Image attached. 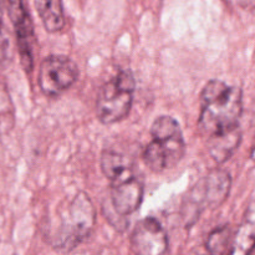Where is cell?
<instances>
[{"mask_svg":"<svg viewBox=\"0 0 255 255\" xmlns=\"http://www.w3.org/2000/svg\"><path fill=\"white\" fill-rule=\"evenodd\" d=\"M136 80L128 70H121L99 90L95 111L102 125L121 122L129 115L133 104Z\"/></svg>","mask_w":255,"mask_h":255,"instance_id":"obj_5","label":"cell"},{"mask_svg":"<svg viewBox=\"0 0 255 255\" xmlns=\"http://www.w3.org/2000/svg\"><path fill=\"white\" fill-rule=\"evenodd\" d=\"M254 206L253 203H251L248 209H247L243 222L233 232V238H232V246L229 254L248 255L252 253L254 248Z\"/></svg>","mask_w":255,"mask_h":255,"instance_id":"obj_12","label":"cell"},{"mask_svg":"<svg viewBox=\"0 0 255 255\" xmlns=\"http://www.w3.org/2000/svg\"><path fill=\"white\" fill-rule=\"evenodd\" d=\"M243 92L218 79L209 80L201 94L198 128L206 136L241 127Z\"/></svg>","mask_w":255,"mask_h":255,"instance_id":"obj_1","label":"cell"},{"mask_svg":"<svg viewBox=\"0 0 255 255\" xmlns=\"http://www.w3.org/2000/svg\"><path fill=\"white\" fill-rule=\"evenodd\" d=\"M232 177L228 171L216 168L202 178L182 203V219L186 227H192L201 217L204 208H218L229 196Z\"/></svg>","mask_w":255,"mask_h":255,"instance_id":"obj_4","label":"cell"},{"mask_svg":"<svg viewBox=\"0 0 255 255\" xmlns=\"http://www.w3.org/2000/svg\"><path fill=\"white\" fill-rule=\"evenodd\" d=\"M152 139L144 148L143 162L151 171L163 172L173 168L186 154V141L178 121L162 115L151 126Z\"/></svg>","mask_w":255,"mask_h":255,"instance_id":"obj_2","label":"cell"},{"mask_svg":"<svg viewBox=\"0 0 255 255\" xmlns=\"http://www.w3.org/2000/svg\"><path fill=\"white\" fill-rule=\"evenodd\" d=\"M144 186L138 176H133L119 183L111 184L110 198L102 206L105 218L119 232L128 227L127 217L138 211L143 201Z\"/></svg>","mask_w":255,"mask_h":255,"instance_id":"obj_6","label":"cell"},{"mask_svg":"<svg viewBox=\"0 0 255 255\" xmlns=\"http://www.w3.org/2000/svg\"><path fill=\"white\" fill-rule=\"evenodd\" d=\"M129 244L134 254L158 255L168 251V237L158 219L147 217L136 224Z\"/></svg>","mask_w":255,"mask_h":255,"instance_id":"obj_9","label":"cell"},{"mask_svg":"<svg viewBox=\"0 0 255 255\" xmlns=\"http://www.w3.org/2000/svg\"><path fill=\"white\" fill-rule=\"evenodd\" d=\"M241 141L242 129L241 127H237V128L229 129V131L208 136L207 149H208L209 156L216 163L223 164L238 149Z\"/></svg>","mask_w":255,"mask_h":255,"instance_id":"obj_11","label":"cell"},{"mask_svg":"<svg viewBox=\"0 0 255 255\" xmlns=\"http://www.w3.org/2000/svg\"><path fill=\"white\" fill-rule=\"evenodd\" d=\"M233 238V231L229 224H223L214 229L206 241V249L211 254H229Z\"/></svg>","mask_w":255,"mask_h":255,"instance_id":"obj_14","label":"cell"},{"mask_svg":"<svg viewBox=\"0 0 255 255\" xmlns=\"http://www.w3.org/2000/svg\"><path fill=\"white\" fill-rule=\"evenodd\" d=\"M35 6L46 31L55 34L64 29L65 15L62 0H35Z\"/></svg>","mask_w":255,"mask_h":255,"instance_id":"obj_13","label":"cell"},{"mask_svg":"<svg viewBox=\"0 0 255 255\" xmlns=\"http://www.w3.org/2000/svg\"><path fill=\"white\" fill-rule=\"evenodd\" d=\"M100 166L102 173L111 184L119 183L137 174L134 159L114 148H105L102 151Z\"/></svg>","mask_w":255,"mask_h":255,"instance_id":"obj_10","label":"cell"},{"mask_svg":"<svg viewBox=\"0 0 255 255\" xmlns=\"http://www.w3.org/2000/svg\"><path fill=\"white\" fill-rule=\"evenodd\" d=\"M7 50V37L4 31V22H2V10L0 2V60L4 59Z\"/></svg>","mask_w":255,"mask_h":255,"instance_id":"obj_15","label":"cell"},{"mask_svg":"<svg viewBox=\"0 0 255 255\" xmlns=\"http://www.w3.org/2000/svg\"><path fill=\"white\" fill-rule=\"evenodd\" d=\"M96 224V211L86 192L75 194L61 216L59 228L52 237V248L70 252L86 241Z\"/></svg>","mask_w":255,"mask_h":255,"instance_id":"obj_3","label":"cell"},{"mask_svg":"<svg viewBox=\"0 0 255 255\" xmlns=\"http://www.w3.org/2000/svg\"><path fill=\"white\" fill-rule=\"evenodd\" d=\"M79 67L65 55H50L40 64L37 84L47 97H59L79 79Z\"/></svg>","mask_w":255,"mask_h":255,"instance_id":"obj_7","label":"cell"},{"mask_svg":"<svg viewBox=\"0 0 255 255\" xmlns=\"http://www.w3.org/2000/svg\"><path fill=\"white\" fill-rule=\"evenodd\" d=\"M7 11L16 35L20 61L25 72L30 74L34 67L32 44L35 41L31 19L24 5V0H7Z\"/></svg>","mask_w":255,"mask_h":255,"instance_id":"obj_8","label":"cell"}]
</instances>
